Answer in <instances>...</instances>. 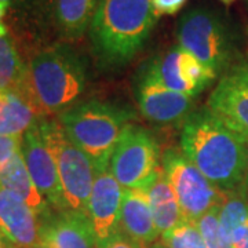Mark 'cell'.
Segmentation results:
<instances>
[{
	"label": "cell",
	"mask_w": 248,
	"mask_h": 248,
	"mask_svg": "<svg viewBox=\"0 0 248 248\" xmlns=\"http://www.w3.org/2000/svg\"><path fill=\"white\" fill-rule=\"evenodd\" d=\"M135 119L130 107L107 101L79 102L60 115L65 134L93 161L95 172L109 169V163L123 130Z\"/></svg>",
	"instance_id": "4"
},
{
	"label": "cell",
	"mask_w": 248,
	"mask_h": 248,
	"mask_svg": "<svg viewBox=\"0 0 248 248\" xmlns=\"http://www.w3.org/2000/svg\"><path fill=\"white\" fill-rule=\"evenodd\" d=\"M207 108L248 141V61L234 62L222 75Z\"/></svg>",
	"instance_id": "10"
},
{
	"label": "cell",
	"mask_w": 248,
	"mask_h": 248,
	"mask_svg": "<svg viewBox=\"0 0 248 248\" xmlns=\"http://www.w3.org/2000/svg\"><path fill=\"white\" fill-rule=\"evenodd\" d=\"M7 6L4 4V3H1L0 1V35H6L7 33V29L4 27V24H3V18L6 16V11H7Z\"/></svg>",
	"instance_id": "30"
},
{
	"label": "cell",
	"mask_w": 248,
	"mask_h": 248,
	"mask_svg": "<svg viewBox=\"0 0 248 248\" xmlns=\"http://www.w3.org/2000/svg\"><path fill=\"white\" fill-rule=\"evenodd\" d=\"M101 1H102V0H97V3H98V4H99V3H101ZM98 4H97V6H98Z\"/></svg>",
	"instance_id": "36"
},
{
	"label": "cell",
	"mask_w": 248,
	"mask_h": 248,
	"mask_svg": "<svg viewBox=\"0 0 248 248\" xmlns=\"http://www.w3.org/2000/svg\"><path fill=\"white\" fill-rule=\"evenodd\" d=\"M22 135H0V170L21 149Z\"/></svg>",
	"instance_id": "25"
},
{
	"label": "cell",
	"mask_w": 248,
	"mask_h": 248,
	"mask_svg": "<svg viewBox=\"0 0 248 248\" xmlns=\"http://www.w3.org/2000/svg\"><path fill=\"white\" fill-rule=\"evenodd\" d=\"M0 93L24 95L37 107L29 80V69L24 65L17 47L7 33L0 35Z\"/></svg>",
	"instance_id": "18"
},
{
	"label": "cell",
	"mask_w": 248,
	"mask_h": 248,
	"mask_svg": "<svg viewBox=\"0 0 248 248\" xmlns=\"http://www.w3.org/2000/svg\"><path fill=\"white\" fill-rule=\"evenodd\" d=\"M178 46L213 71L223 75L234 63L236 35L221 11L207 6L186 10L175 27Z\"/></svg>",
	"instance_id": "5"
},
{
	"label": "cell",
	"mask_w": 248,
	"mask_h": 248,
	"mask_svg": "<svg viewBox=\"0 0 248 248\" xmlns=\"http://www.w3.org/2000/svg\"><path fill=\"white\" fill-rule=\"evenodd\" d=\"M0 248H19L16 244H13L10 240H7L1 233H0Z\"/></svg>",
	"instance_id": "31"
},
{
	"label": "cell",
	"mask_w": 248,
	"mask_h": 248,
	"mask_svg": "<svg viewBox=\"0 0 248 248\" xmlns=\"http://www.w3.org/2000/svg\"><path fill=\"white\" fill-rule=\"evenodd\" d=\"M97 0H54V17L61 35L78 40L89 31Z\"/></svg>",
	"instance_id": "20"
},
{
	"label": "cell",
	"mask_w": 248,
	"mask_h": 248,
	"mask_svg": "<svg viewBox=\"0 0 248 248\" xmlns=\"http://www.w3.org/2000/svg\"><path fill=\"white\" fill-rule=\"evenodd\" d=\"M0 187L22 199L39 217L40 223L54 214V210L40 195L29 175L21 151L17 152L0 170Z\"/></svg>",
	"instance_id": "16"
},
{
	"label": "cell",
	"mask_w": 248,
	"mask_h": 248,
	"mask_svg": "<svg viewBox=\"0 0 248 248\" xmlns=\"http://www.w3.org/2000/svg\"><path fill=\"white\" fill-rule=\"evenodd\" d=\"M39 124L57 161L66 211L87 214L95 181L93 161L68 138L60 122L40 120Z\"/></svg>",
	"instance_id": "6"
},
{
	"label": "cell",
	"mask_w": 248,
	"mask_h": 248,
	"mask_svg": "<svg viewBox=\"0 0 248 248\" xmlns=\"http://www.w3.org/2000/svg\"><path fill=\"white\" fill-rule=\"evenodd\" d=\"M97 248H142L135 240L127 236L122 229L116 231L110 237L98 244Z\"/></svg>",
	"instance_id": "26"
},
{
	"label": "cell",
	"mask_w": 248,
	"mask_h": 248,
	"mask_svg": "<svg viewBox=\"0 0 248 248\" xmlns=\"http://www.w3.org/2000/svg\"><path fill=\"white\" fill-rule=\"evenodd\" d=\"M40 123V122H39ZM32 125L22 135L21 155L33 184L54 213L66 211L60 174L53 152L48 148L40 124Z\"/></svg>",
	"instance_id": "9"
},
{
	"label": "cell",
	"mask_w": 248,
	"mask_h": 248,
	"mask_svg": "<svg viewBox=\"0 0 248 248\" xmlns=\"http://www.w3.org/2000/svg\"><path fill=\"white\" fill-rule=\"evenodd\" d=\"M161 167L177 195L186 222L196 223L213 207L221 204V189L204 177L182 152L175 149L164 152Z\"/></svg>",
	"instance_id": "8"
},
{
	"label": "cell",
	"mask_w": 248,
	"mask_h": 248,
	"mask_svg": "<svg viewBox=\"0 0 248 248\" xmlns=\"http://www.w3.org/2000/svg\"><path fill=\"white\" fill-rule=\"evenodd\" d=\"M157 18L152 0H102L89 28L98 68L116 72L127 66L148 42Z\"/></svg>",
	"instance_id": "2"
},
{
	"label": "cell",
	"mask_w": 248,
	"mask_h": 248,
	"mask_svg": "<svg viewBox=\"0 0 248 248\" xmlns=\"http://www.w3.org/2000/svg\"><path fill=\"white\" fill-rule=\"evenodd\" d=\"M178 68H179V75L182 80L190 89L192 97H195L199 93L207 89L214 80L218 78L203 62L199 61L196 57L185 51L184 48H181V53H179Z\"/></svg>",
	"instance_id": "22"
},
{
	"label": "cell",
	"mask_w": 248,
	"mask_h": 248,
	"mask_svg": "<svg viewBox=\"0 0 248 248\" xmlns=\"http://www.w3.org/2000/svg\"><path fill=\"white\" fill-rule=\"evenodd\" d=\"M207 248H233L219 225V205L213 207L195 223Z\"/></svg>",
	"instance_id": "23"
},
{
	"label": "cell",
	"mask_w": 248,
	"mask_h": 248,
	"mask_svg": "<svg viewBox=\"0 0 248 248\" xmlns=\"http://www.w3.org/2000/svg\"><path fill=\"white\" fill-rule=\"evenodd\" d=\"M40 243L50 248H97V239L87 214L54 213L42 222Z\"/></svg>",
	"instance_id": "14"
},
{
	"label": "cell",
	"mask_w": 248,
	"mask_h": 248,
	"mask_svg": "<svg viewBox=\"0 0 248 248\" xmlns=\"http://www.w3.org/2000/svg\"><path fill=\"white\" fill-rule=\"evenodd\" d=\"M181 149L221 190L243 186L247 172L248 141L207 107L195 109L184 122Z\"/></svg>",
	"instance_id": "1"
},
{
	"label": "cell",
	"mask_w": 248,
	"mask_h": 248,
	"mask_svg": "<svg viewBox=\"0 0 248 248\" xmlns=\"http://www.w3.org/2000/svg\"><path fill=\"white\" fill-rule=\"evenodd\" d=\"M187 0H152L153 10L157 16H174L185 6Z\"/></svg>",
	"instance_id": "27"
},
{
	"label": "cell",
	"mask_w": 248,
	"mask_h": 248,
	"mask_svg": "<svg viewBox=\"0 0 248 248\" xmlns=\"http://www.w3.org/2000/svg\"><path fill=\"white\" fill-rule=\"evenodd\" d=\"M28 69L33 97L43 113L66 112L87 87V61L68 45L51 46L36 54Z\"/></svg>",
	"instance_id": "3"
},
{
	"label": "cell",
	"mask_w": 248,
	"mask_h": 248,
	"mask_svg": "<svg viewBox=\"0 0 248 248\" xmlns=\"http://www.w3.org/2000/svg\"><path fill=\"white\" fill-rule=\"evenodd\" d=\"M160 237L166 248H207L200 232L197 231L195 223L190 222H184L174 231Z\"/></svg>",
	"instance_id": "24"
},
{
	"label": "cell",
	"mask_w": 248,
	"mask_h": 248,
	"mask_svg": "<svg viewBox=\"0 0 248 248\" xmlns=\"http://www.w3.org/2000/svg\"><path fill=\"white\" fill-rule=\"evenodd\" d=\"M137 102L149 122L161 125L184 123L195 110V99L166 87L151 75L140 72L137 79Z\"/></svg>",
	"instance_id": "11"
},
{
	"label": "cell",
	"mask_w": 248,
	"mask_h": 248,
	"mask_svg": "<svg viewBox=\"0 0 248 248\" xmlns=\"http://www.w3.org/2000/svg\"><path fill=\"white\" fill-rule=\"evenodd\" d=\"M0 1L11 9H32L47 0H0Z\"/></svg>",
	"instance_id": "29"
},
{
	"label": "cell",
	"mask_w": 248,
	"mask_h": 248,
	"mask_svg": "<svg viewBox=\"0 0 248 248\" xmlns=\"http://www.w3.org/2000/svg\"><path fill=\"white\" fill-rule=\"evenodd\" d=\"M40 219L22 199L0 187V233L19 248L40 243Z\"/></svg>",
	"instance_id": "13"
},
{
	"label": "cell",
	"mask_w": 248,
	"mask_h": 248,
	"mask_svg": "<svg viewBox=\"0 0 248 248\" xmlns=\"http://www.w3.org/2000/svg\"><path fill=\"white\" fill-rule=\"evenodd\" d=\"M243 189L246 192V195L248 197V163H247V172H246V178H244V182H243Z\"/></svg>",
	"instance_id": "32"
},
{
	"label": "cell",
	"mask_w": 248,
	"mask_h": 248,
	"mask_svg": "<svg viewBox=\"0 0 248 248\" xmlns=\"http://www.w3.org/2000/svg\"><path fill=\"white\" fill-rule=\"evenodd\" d=\"M231 244L233 248H248V219L233 232Z\"/></svg>",
	"instance_id": "28"
},
{
	"label": "cell",
	"mask_w": 248,
	"mask_h": 248,
	"mask_svg": "<svg viewBox=\"0 0 248 248\" xmlns=\"http://www.w3.org/2000/svg\"><path fill=\"white\" fill-rule=\"evenodd\" d=\"M161 167L155 135L141 125L130 123L112 153L109 171L124 189L145 190Z\"/></svg>",
	"instance_id": "7"
},
{
	"label": "cell",
	"mask_w": 248,
	"mask_h": 248,
	"mask_svg": "<svg viewBox=\"0 0 248 248\" xmlns=\"http://www.w3.org/2000/svg\"><path fill=\"white\" fill-rule=\"evenodd\" d=\"M33 248H50L48 246H46V244H43V243H39L37 246H35Z\"/></svg>",
	"instance_id": "35"
},
{
	"label": "cell",
	"mask_w": 248,
	"mask_h": 248,
	"mask_svg": "<svg viewBox=\"0 0 248 248\" xmlns=\"http://www.w3.org/2000/svg\"><path fill=\"white\" fill-rule=\"evenodd\" d=\"M246 1H247V3H248V0H246Z\"/></svg>",
	"instance_id": "37"
},
{
	"label": "cell",
	"mask_w": 248,
	"mask_h": 248,
	"mask_svg": "<svg viewBox=\"0 0 248 248\" xmlns=\"http://www.w3.org/2000/svg\"><path fill=\"white\" fill-rule=\"evenodd\" d=\"M123 186L108 170L95 172V181L87 205V217L95 233L97 246L120 229Z\"/></svg>",
	"instance_id": "12"
},
{
	"label": "cell",
	"mask_w": 248,
	"mask_h": 248,
	"mask_svg": "<svg viewBox=\"0 0 248 248\" xmlns=\"http://www.w3.org/2000/svg\"><path fill=\"white\" fill-rule=\"evenodd\" d=\"M145 192L149 199L155 225L159 231L160 236L174 231L179 225L186 222L177 195L172 186L170 185L163 167H160L156 178L145 189Z\"/></svg>",
	"instance_id": "17"
},
{
	"label": "cell",
	"mask_w": 248,
	"mask_h": 248,
	"mask_svg": "<svg viewBox=\"0 0 248 248\" xmlns=\"http://www.w3.org/2000/svg\"><path fill=\"white\" fill-rule=\"evenodd\" d=\"M247 219L248 197L243 186L232 190H222V200L219 204V225L229 241L233 232Z\"/></svg>",
	"instance_id": "21"
},
{
	"label": "cell",
	"mask_w": 248,
	"mask_h": 248,
	"mask_svg": "<svg viewBox=\"0 0 248 248\" xmlns=\"http://www.w3.org/2000/svg\"><path fill=\"white\" fill-rule=\"evenodd\" d=\"M43 115L32 101L14 93H0V135H24Z\"/></svg>",
	"instance_id": "19"
},
{
	"label": "cell",
	"mask_w": 248,
	"mask_h": 248,
	"mask_svg": "<svg viewBox=\"0 0 248 248\" xmlns=\"http://www.w3.org/2000/svg\"><path fill=\"white\" fill-rule=\"evenodd\" d=\"M120 229L135 240L142 248H149L159 239L149 199L142 189H124Z\"/></svg>",
	"instance_id": "15"
},
{
	"label": "cell",
	"mask_w": 248,
	"mask_h": 248,
	"mask_svg": "<svg viewBox=\"0 0 248 248\" xmlns=\"http://www.w3.org/2000/svg\"><path fill=\"white\" fill-rule=\"evenodd\" d=\"M149 248H166V247L163 246V243H161V241H159V243H155V244H152Z\"/></svg>",
	"instance_id": "33"
},
{
	"label": "cell",
	"mask_w": 248,
	"mask_h": 248,
	"mask_svg": "<svg viewBox=\"0 0 248 248\" xmlns=\"http://www.w3.org/2000/svg\"><path fill=\"white\" fill-rule=\"evenodd\" d=\"M221 1L225 4V6H231V4H233L236 0H221Z\"/></svg>",
	"instance_id": "34"
}]
</instances>
